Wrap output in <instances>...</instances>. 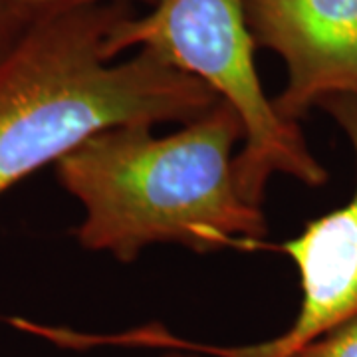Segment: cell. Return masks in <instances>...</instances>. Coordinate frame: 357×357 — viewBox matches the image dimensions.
I'll use <instances>...</instances> for the list:
<instances>
[{"label": "cell", "instance_id": "1", "mask_svg": "<svg viewBox=\"0 0 357 357\" xmlns=\"http://www.w3.org/2000/svg\"><path fill=\"white\" fill-rule=\"evenodd\" d=\"M243 141V119L225 100L169 135L135 123L89 137L54 165L84 208L76 241L119 262H133L151 244L199 255L264 246L262 206L244 201L234 177Z\"/></svg>", "mask_w": 357, "mask_h": 357}, {"label": "cell", "instance_id": "2", "mask_svg": "<svg viewBox=\"0 0 357 357\" xmlns=\"http://www.w3.org/2000/svg\"><path fill=\"white\" fill-rule=\"evenodd\" d=\"M131 6L100 4L30 20L0 62V197L89 137L121 126L189 123L220 100L161 56L109 54Z\"/></svg>", "mask_w": 357, "mask_h": 357}, {"label": "cell", "instance_id": "3", "mask_svg": "<svg viewBox=\"0 0 357 357\" xmlns=\"http://www.w3.org/2000/svg\"><path fill=\"white\" fill-rule=\"evenodd\" d=\"M133 48L203 79L238 112L244 141L234 157V177L244 201L262 206L276 175L310 189L328 183V169L312 153L302 126L278 114L264 93L244 0H159L149 13H129L115 26L109 54L119 58Z\"/></svg>", "mask_w": 357, "mask_h": 357}, {"label": "cell", "instance_id": "9", "mask_svg": "<svg viewBox=\"0 0 357 357\" xmlns=\"http://www.w3.org/2000/svg\"><path fill=\"white\" fill-rule=\"evenodd\" d=\"M161 357H199V356H192V354H185V351H178V349H175V351H169V354H165V356Z\"/></svg>", "mask_w": 357, "mask_h": 357}, {"label": "cell", "instance_id": "4", "mask_svg": "<svg viewBox=\"0 0 357 357\" xmlns=\"http://www.w3.org/2000/svg\"><path fill=\"white\" fill-rule=\"evenodd\" d=\"M318 107L344 131L357 167V98L333 96ZM280 250L296 266L302 292L290 328L262 344L218 349V356L294 357L321 335L357 318V181L347 203L310 220Z\"/></svg>", "mask_w": 357, "mask_h": 357}, {"label": "cell", "instance_id": "5", "mask_svg": "<svg viewBox=\"0 0 357 357\" xmlns=\"http://www.w3.org/2000/svg\"><path fill=\"white\" fill-rule=\"evenodd\" d=\"M256 48L278 54L286 86L272 100L300 123L333 96L357 98V0H244Z\"/></svg>", "mask_w": 357, "mask_h": 357}, {"label": "cell", "instance_id": "6", "mask_svg": "<svg viewBox=\"0 0 357 357\" xmlns=\"http://www.w3.org/2000/svg\"><path fill=\"white\" fill-rule=\"evenodd\" d=\"M294 357H357V318L321 335Z\"/></svg>", "mask_w": 357, "mask_h": 357}, {"label": "cell", "instance_id": "7", "mask_svg": "<svg viewBox=\"0 0 357 357\" xmlns=\"http://www.w3.org/2000/svg\"><path fill=\"white\" fill-rule=\"evenodd\" d=\"M10 2L26 20H34V18L46 16V14L76 10V8H86V6H100V4H126V6H131L135 2H141V4L151 8L159 0H10Z\"/></svg>", "mask_w": 357, "mask_h": 357}, {"label": "cell", "instance_id": "8", "mask_svg": "<svg viewBox=\"0 0 357 357\" xmlns=\"http://www.w3.org/2000/svg\"><path fill=\"white\" fill-rule=\"evenodd\" d=\"M30 20L16 10L10 0H0V62L14 46Z\"/></svg>", "mask_w": 357, "mask_h": 357}]
</instances>
